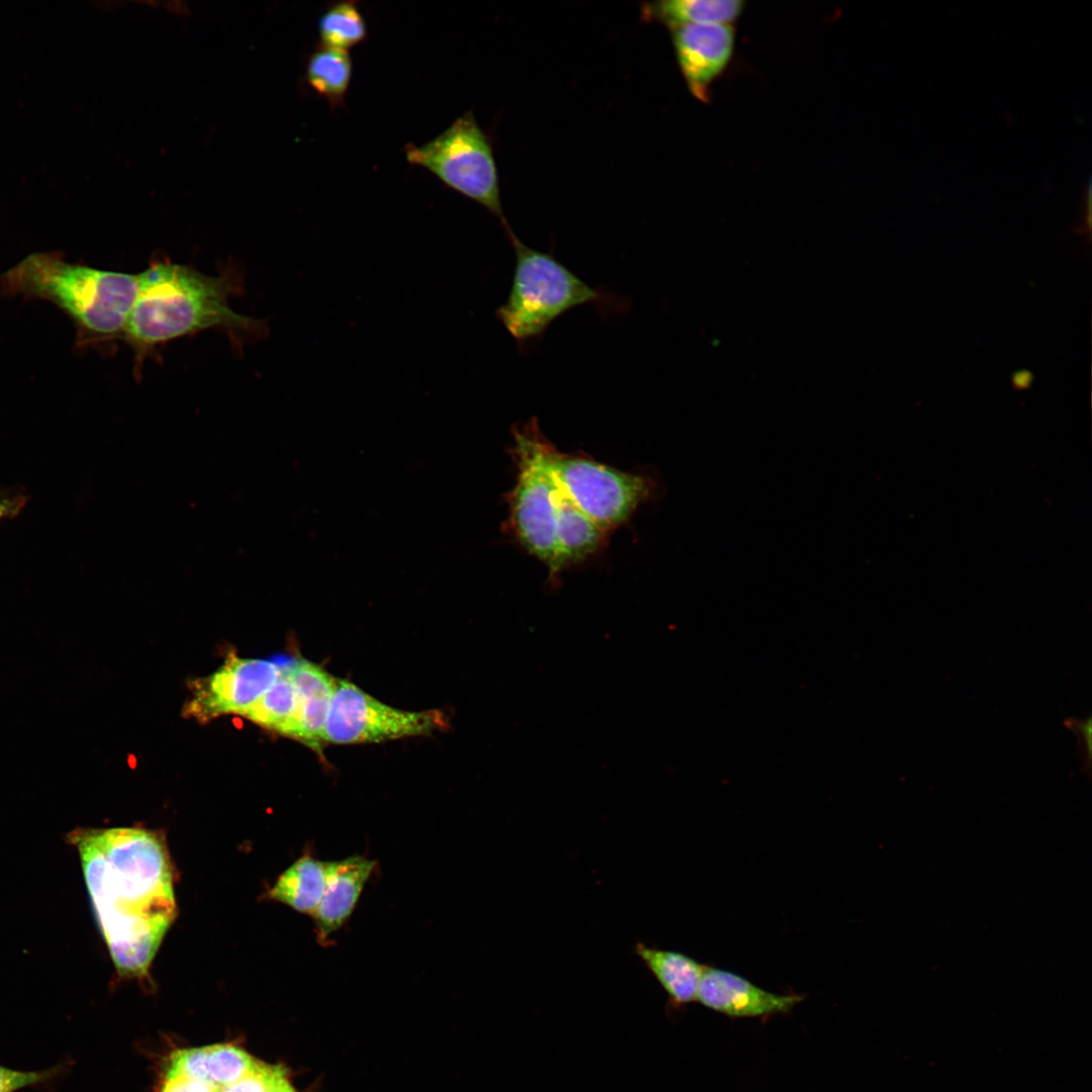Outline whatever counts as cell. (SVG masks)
<instances>
[{
  "label": "cell",
  "instance_id": "cell-1",
  "mask_svg": "<svg viewBox=\"0 0 1092 1092\" xmlns=\"http://www.w3.org/2000/svg\"><path fill=\"white\" fill-rule=\"evenodd\" d=\"M71 836L115 971L123 979L147 978L178 913L163 835L114 827L80 829Z\"/></svg>",
  "mask_w": 1092,
  "mask_h": 1092
},
{
  "label": "cell",
  "instance_id": "cell-2",
  "mask_svg": "<svg viewBox=\"0 0 1092 1092\" xmlns=\"http://www.w3.org/2000/svg\"><path fill=\"white\" fill-rule=\"evenodd\" d=\"M138 294L123 340L135 356V370L147 355L176 339L209 329L225 332L237 344L266 332L265 323L235 311L230 298L241 291L235 267L220 275L156 259L138 274Z\"/></svg>",
  "mask_w": 1092,
  "mask_h": 1092
},
{
  "label": "cell",
  "instance_id": "cell-3",
  "mask_svg": "<svg viewBox=\"0 0 1092 1092\" xmlns=\"http://www.w3.org/2000/svg\"><path fill=\"white\" fill-rule=\"evenodd\" d=\"M2 291L42 299L63 310L80 346L124 338L138 294V274L71 263L58 252L32 253L0 277Z\"/></svg>",
  "mask_w": 1092,
  "mask_h": 1092
},
{
  "label": "cell",
  "instance_id": "cell-4",
  "mask_svg": "<svg viewBox=\"0 0 1092 1092\" xmlns=\"http://www.w3.org/2000/svg\"><path fill=\"white\" fill-rule=\"evenodd\" d=\"M507 236L516 264L509 296L495 313L520 348L576 306L592 303L600 312L624 308L621 298L590 287L552 254L530 248L513 231Z\"/></svg>",
  "mask_w": 1092,
  "mask_h": 1092
},
{
  "label": "cell",
  "instance_id": "cell-5",
  "mask_svg": "<svg viewBox=\"0 0 1092 1092\" xmlns=\"http://www.w3.org/2000/svg\"><path fill=\"white\" fill-rule=\"evenodd\" d=\"M517 475L508 495L509 528L517 542L548 569L561 573L555 534L557 482L552 470L554 447L536 418L513 428Z\"/></svg>",
  "mask_w": 1092,
  "mask_h": 1092
},
{
  "label": "cell",
  "instance_id": "cell-6",
  "mask_svg": "<svg viewBox=\"0 0 1092 1092\" xmlns=\"http://www.w3.org/2000/svg\"><path fill=\"white\" fill-rule=\"evenodd\" d=\"M404 156L410 164L430 171L447 187L486 208L500 220L506 233L512 230L502 207L492 147L472 111L428 143L407 144Z\"/></svg>",
  "mask_w": 1092,
  "mask_h": 1092
},
{
  "label": "cell",
  "instance_id": "cell-7",
  "mask_svg": "<svg viewBox=\"0 0 1092 1092\" xmlns=\"http://www.w3.org/2000/svg\"><path fill=\"white\" fill-rule=\"evenodd\" d=\"M552 470L563 491L607 533L627 522L655 493L645 475L611 467L554 448Z\"/></svg>",
  "mask_w": 1092,
  "mask_h": 1092
},
{
  "label": "cell",
  "instance_id": "cell-8",
  "mask_svg": "<svg viewBox=\"0 0 1092 1092\" xmlns=\"http://www.w3.org/2000/svg\"><path fill=\"white\" fill-rule=\"evenodd\" d=\"M447 727L448 720L442 711L395 709L354 684L338 679L324 729V742L377 743L428 735Z\"/></svg>",
  "mask_w": 1092,
  "mask_h": 1092
},
{
  "label": "cell",
  "instance_id": "cell-9",
  "mask_svg": "<svg viewBox=\"0 0 1092 1092\" xmlns=\"http://www.w3.org/2000/svg\"><path fill=\"white\" fill-rule=\"evenodd\" d=\"M274 661L231 655L207 677L195 680L186 715L207 721L225 714L244 715L277 680Z\"/></svg>",
  "mask_w": 1092,
  "mask_h": 1092
},
{
  "label": "cell",
  "instance_id": "cell-10",
  "mask_svg": "<svg viewBox=\"0 0 1092 1092\" xmlns=\"http://www.w3.org/2000/svg\"><path fill=\"white\" fill-rule=\"evenodd\" d=\"M680 72L691 93L708 102L713 82L725 71L734 50L731 24H679L669 27Z\"/></svg>",
  "mask_w": 1092,
  "mask_h": 1092
},
{
  "label": "cell",
  "instance_id": "cell-11",
  "mask_svg": "<svg viewBox=\"0 0 1092 1092\" xmlns=\"http://www.w3.org/2000/svg\"><path fill=\"white\" fill-rule=\"evenodd\" d=\"M799 994H776L729 971L706 966L696 1001L731 1018H767L790 1012L802 1002Z\"/></svg>",
  "mask_w": 1092,
  "mask_h": 1092
},
{
  "label": "cell",
  "instance_id": "cell-12",
  "mask_svg": "<svg viewBox=\"0 0 1092 1092\" xmlns=\"http://www.w3.org/2000/svg\"><path fill=\"white\" fill-rule=\"evenodd\" d=\"M376 867V860L361 854L327 860L325 891L311 916L321 944L331 943V937L349 920Z\"/></svg>",
  "mask_w": 1092,
  "mask_h": 1092
},
{
  "label": "cell",
  "instance_id": "cell-13",
  "mask_svg": "<svg viewBox=\"0 0 1092 1092\" xmlns=\"http://www.w3.org/2000/svg\"><path fill=\"white\" fill-rule=\"evenodd\" d=\"M283 668L299 697L297 740L321 753L325 744L324 729L338 679L305 659L294 660Z\"/></svg>",
  "mask_w": 1092,
  "mask_h": 1092
},
{
  "label": "cell",
  "instance_id": "cell-14",
  "mask_svg": "<svg viewBox=\"0 0 1092 1092\" xmlns=\"http://www.w3.org/2000/svg\"><path fill=\"white\" fill-rule=\"evenodd\" d=\"M633 950L665 992L669 1011L677 1012L696 1001L705 965L680 951L642 941H637Z\"/></svg>",
  "mask_w": 1092,
  "mask_h": 1092
},
{
  "label": "cell",
  "instance_id": "cell-15",
  "mask_svg": "<svg viewBox=\"0 0 1092 1092\" xmlns=\"http://www.w3.org/2000/svg\"><path fill=\"white\" fill-rule=\"evenodd\" d=\"M555 505L556 544L562 571L598 554L605 547L609 533L580 510L558 483Z\"/></svg>",
  "mask_w": 1092,
  "mask_h": 1092
},
{
  "label": "cell",
  "instance_id": "cell-16",
  "mask_svg": "<svg viewBox=\"0 0 1092 1092\" xmlns=\"http://www.w3.org/2000/svg\"><path fill=\"white\" fill-rule=\"evenodd\" d=\"M327 860L305 853L292 862L269 889V899L312 916L323 897Z\"/></svg>",
  "mask_w": 1092,
  "mask_h": 1092
},
{
  "label": "cell",
  "instance_id": "cell-17",
  "mask_svg": "<svg viewBox=\"0 0 1092 1092\" xmlns=\"http://www.w3.org/2000/svg\"><path fill=\"white\" fill-rule=\"evenodd\" d=\"M740 0H668L645 4L643 16L668 27L679 24H731L741 14Z\"/></svg>",
  "mask_w": 1092,
  "mask_h": 1092
},
{
  "label": "cell",
  "instance_id": "cell-18",
  "mask_svg": "<svg viewBox=\"0 0 1092 1092\" xmlns=\"http://www.w3.org/2000/svg\"><path fill=\"white\" fill-rule=\"evenodd\" d=\"M243 716L264 728L297 740L299 697L283 666L274 685Z\"/></svg>",
  "mask_w": 1092,
  "mask_h": 1092
},
{
  "label": "cell",
  "instance_id": "cell-19",
  "mask_svg": "<svg viewBox=\"0 0 1092 1092\" xmlns=\"http://www.w3.org/2000/svg\"><path fill=\"white\" fill-rule=\"evenodd\" d=\"M305 75L308 85L332 107L342 106L352 77L350 54L321 44L309 55Z\"/></svg>",
  "mask_w": 1092,
  "mask_h": 1092
},
{
  "label": "cell",
  "instance_id": "cell-20",
  "mask_svg": "<svg viewBox=\"0 0 1092 1092\" xmlns=\"http://www.w3.org/2000/svg\"><path fill=\"white\" fill-rule=\"evenodd\" d=\"M321 44L345 50L363 41L368 34L367 24L355 0L331 4L317 23Z\"/></svg>",
  "mask_w": 1092,
  "mask_h": 1092
},
{
  "label": "cell",
  "instance_id": "cell-21",
  "mask_svg": "<svg viewBox=\"0 0 1092 1092\" xmlns=\"http://www.w3.org/2000/svg\"><path fill=\"white\" fill-rule=\"evenodd\" d=\"M201 1049L202 1082L213 1087H223L238 1081L257 1061L233 1043H216Z\"/></svg>",
  "mask_w": 1092,
  "mask_h": 1092
},
{
  "label": "cell",
  "instance_id": "cell-22",
  "mask_svg": "<svg viewBox=\"0 0 1092 1092\" xmlns=\"http://www.w3.org/2000/svg\"><path fill=\"white\" fill-rule=\"evenodd\" d=\"M65 1062L43 1070L22 1071L0 1064V1092H16L26 1087H41L54 1083L65 1074Z\"/></svg>",
  "mask_w": 1092,
  "mask_h": 1092
},
{
  "label": "cell",
  "instance_id": "cell-23",
  "mask_svg": "<svg viewBox=\"0 0 1092 1092\" xmlns=\"http://www.w3.org/2000/svg\"><path fill=\"white\" fill-rule=\"evenodd\" d=\"M285 1069L282 1065L257 1060L241 1079L228 1086L216 1087V1092H267Z\"/></svg>",
  "mask_w": 1092,
  "mask_h": 1092
},
{
  "label": "cell",
  "instance_id": "cell-24",
  "mask_svg": "<svg viewBox=\"0 0 1092 1092\" xmlns=\"http://www.w3.org/2000/svg\"><path fill=\"white\" fill-rule=\"evenodd\" d=\"M214 1089L202 1081L166 1072L159 1092H214Z\"/></svg>",
  "mask_w": 1092,
  "mask_h": 1092
},
{
  "label": "cell",
  "instance_id": "cell-25",
  "mask_svg": "<svg viewBox=\"0 0 1092 1092\" xmlns=\"http://www.w3.org/2000/svg\"><path fill=\"white\" fill-rule=\"evenodd\" d=\"M1066 725L1076 734L1080 750L1083 753V758L1088 763V767H1090L1092 729L1091 718L1088 717L1086 719H1069L1066 721Z\"/></svg>",
  "mask_w": 1092,
  "mask_h": 1092
},
{
  "label": "cell",
  "instance_id": "cell-26",
  "mask_svg": "<svg viewBox=\"0 0 1092 1092\" xmlns=\"http://www.w3.org/2000/svg\"><path fill=\"white\" fill-rule=\"evenodd\" d=\"M267 1092H298V1091L296 1090V1088L292 1084L290 1076H289L287 1070L285 1069L279 1075V1077L276 1079V1081L272 1084V1086L269 1088V1090Z\"/></svg>",
  "mask_w": 1092,
  "mask_h": 1092
},
{
  "label": "cell",
  "instance_id": "cell-27",
  "mask_svg": "<svg viewBox=\"0 0 1092 1092\" xmlns=\"http://www.w3.org/2000/svg\"><path fill=\"white\" fill-rule=\"evenodd\" d=\"M18 509V502L0 498V519L14 516Z\"/></svg>",
  "mask_w": 1092,
  "mask_h": 1092
},
{
  "label": "cell",
  "instance_id": "cell-28",
  "mask_svg": "<svg viewBox=\"0 0 1092 1092\" xmlns=\"http://www.w3.org/2000/svg\"><path fill=\"white\" fill-rule=\"evenodd\" d=\"M214 1092H216V1087H215V1089H214Z\"/></svg>",
  "mask_w": 1092,
  "mask_h": 1092
}]
</instances>
